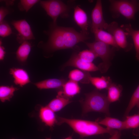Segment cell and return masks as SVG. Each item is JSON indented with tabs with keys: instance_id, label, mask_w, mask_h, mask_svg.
<instances>
[{
	"instance_id": "7c38bea8",
	"label": "cell",
	"mask_w": 139,
	"mask_h": 139,
	"mask_svg": "<svg viewBox=\"0 0 139 139\" xmlns=\"http://www.w3.org/2000/svg\"><path fill=\"white\" fill-rule=\"evenodd\" d=\"M62 88V90L58 92L57 95L69 99L79 93L81 90L78 83L70 80L65 83Z\"/></svg>"
},
{
	"instance_id": "f546056e",
	"label": "cell",
	"mask_w": 139,
	"mask_h": 139,
	"mask_svg": "<svg viewBox=\"0 0 139 139\" xmlns=\"http://www.w3.org/2000/svg\"><path fill=\"white\" fill-rule=\"evenodd\" d=\"M11 9L7 7L1 6L0 8V22L4 20L5 16L11 12Z\"/></svg>"
},
{
	"instance_id": "7a4b0ae2",
	"label": "cell",
	"mask_w": 139,
	"mask_h": 139,
	"mask_svg": "<svg viewBox=\"0 0 139 139\" xmlns=\"http://www.w3.org/2000/svg\"><path fill=\"white\" fill-rule=\"evenodd\" d=\"M84 99L80 101L83 114L94 111L110 115L109 105L107 95L97 90L85 94Z\"/></svg>"
},
{
	"instance_id": "9a60e30c",
	"label": "cell",
	"mask_w": 139,
	"mask_h": 139,
	"mask_svg": "<svg viewBox=\"0 0 139 139\" xmlns=\"http://www.w3.org/2000/svg\"><path fill=\"white\" fill-rule=\"evenodd\" d=\"M54 111L47 106L40 108L39 116L42 121L47 126L52 127L58 120Z\"/></svg>"
},
{
	"instance_id": "d4e9b609",
	"label": "cell",
	"mask_w": 139,
	"mask_h": 139,
	"mask_svg": "<svg viewBox=\"0 0 139 139\" xmlns=\"http://www.w3.org/2000/svg\"><path fill=\"white\" fill-rule=\"evenodd\" d=\"M124 121V129L136 128L139 127V113L132 115H128Z\"/></svg>"
},
{
	"instance_id": "6da1fadb",
	"label": "cell",
	"mask_w": 139,
	"mask_h": 139,
	"mask_svg": "<svg viewBox=\"0 0 139 139\" xmlns=\"http://www.w3.org/2000/svg\"><path fill=\"white\" fill-rule=\"evenodd\" d=\"M66 123L81 137L108 133L112 136L116 130L104 128L97 121L58 117V124Z\"/></svg>"
},
{
	"instance_id": "d590c367",
	"label": "cell",
	"mask_w": 139,
	"mask_h": 139,
	"mask_svg": "<svg viewBox=\"0 0 139 139\" xmlns=\"http://www.w3.org/2000/svg\"><path fill=\"white\" fill-rule=\"evenodd\" d=\"M139 139V138H138V139Z\"/></svg>"
},
{
	"instance_id": "44dd1931",
	"label": "cell",
	"mask_w": 139,
	"mask_h": 139,
	"mask_svg": "<svg viewBox=\"0 0 139 139\" xmlns=\"http://www.w3.org/2000/svg\"><path fill=\"white\" fill-rule=\"evenodd\" d=\"M31 46L28 41L22 43L18 49L16 53V58L18 61L24 63L27 61L30 53Z\"/></svg>"
},
{
	"instance_id": "5b68a950",
	"label": "cell",
	"mask_w": 139,
	"mask_h": 139,
	"mask_svg": "<svg viewBox=\"0 0 139 139\" xmlns=\"http://www.w3.org/2000/svg\"><path fill=\"white\" fill-rule=\"evenodd\" d=\"M110 9L112 17L118 18L120 14L129 20L135 19V15L139 11V2L136 0H111Z\"/></svg>"
},
{
	"instance_id": "ac0fdd59",
	"label": "cell",
	"mask_w": 139,
	"mask_h": 139,
	"mask_svg": "<svg viewBox=\"0 0 139 139\" xmlns=\"http://www.w3.org/2000/svg\"><path fill=\"white\" fill-rule=\"evenodd\" d=\"M91 75L89 72L79 69H75L70 72L68 75L70 80L78 83L89 84Z\"/></svg>"
},
{
	"instance_id": "836d02e7",
	"label": "cell",
	"mask_w": 139,
	"mask_h": 139,
	"mask_svg": "<svg viewBox=\"0 0 139 139\" xmlns=\"http://www.w3.org/2000/svg\"><path fill=\"white\" fill-rule=\"evenodd\" d=\"M64 139H73V138L72 136H69L65 138Z\"/></svg>"
},
{
	"instance_id": "e575fe53",
	"label": "cell",
	"mask_w": 139,
	"mask_h": 139,
	"mask_svg": "<svg viewBox=\"0 0 139 139\" xmlns=\"http://www.w3.org/2000/svg\"><path fill=\"white\" fill-rule=\"evenodd\" d=\"M46 139H51V138H47Z\"/></svg>"
},
{
	"instance_id": "603a6c76",
	"label": "cell",
	"mask_w": 139,
	"mask_h": 139,
	"mask_svg": "<svg viewBox=\"0 0 139 139\" xmlns=\"http://www.w3.org/2000/svg\"><path fill=\"white\" fill-rule=\"evenodd\" d=\"M90 82L97 89L101 90L107 89L112 83L109 76H102L101 77H92L90 79Z\"/></svg>"
},
{
	"instance_id": "5bb4252c",
	"label": "cell",
	"mask_w": 139,
	"mask_h": 139,
	"mask_svg": "<svg viewBox=\"0 0 139 139\" xmlns=\"http://www.w3.org/2000/svg\"><path fill=\"white\" fill-rule=\"evenodd\" d=\"M94 34L95 41H100L112 46L117 50L120 48L116 44L113 36L109 32L103 30L98 29L92 32Z\"/></svg>"
},
{
	"instance_id": "8992f818",
	"label": "cell",
	"mask_w": 139,
	"mask_h": 139,
	"mask_svg": "<svg viewBox=\"0 0 139 139\" xmlns=\"http://www.w3.org/2000/svg\"><path fill=\"white\" fill-rule=\"evenodd\" d=\"M40 2L41 6L51 18L53 23L57 24V19L59 16L63 18L69 17L71 7L70 5L58 0H44Z\"/></svg>"
},
{
	"instance_id": "30bf717a",
	"label": "cell",
	"mask_w": 139,
	"mask_h": 139,
	"mask_svg": "<svg viewBox=\"0 0 139 139\" xmlns=\"http://www.w3.org/2000/svg\"><path fill=\"white\" fill-rule=\"evenodd\" d=\"M68 66L73 67L80 70L88 72L99 71L98 66L93 63H88L81 59L78 56V53L74 52L68 60L64 64L62 69Z\"/></svg>"
},
{
	"instance_id": "4fadbf2b",
	"label": "cell",
	"mask_w": 139,
	"mask_h": 139,
	"mask_svg": "<svg viewBox=\"0 0 139 139\" xmlns=\"http://www.w3.org/2000/svg\"><path fill=\"white\" fill-rule=\"evenodd\" d=\"M10 74L14 79V82L17 85L22 87L30 82L29 75L25 70L13 68L10 69Z\"/></svg>"
},
{
	"instance_id": "d6986e66",
	"label": "cell",
	"mask_w": 139,
	"mask_h": 139,
	"mask_svg": "<svg viewBox=\"0 0 139 139\" xmlns=\"http://www.w3.org/2000/svg\"><path fill=\"white\" fill-rule=\"evenodd\" d=\"M96 121L100 125L105 126L110 129L120 131L124 129V121L116 118L107 117Z\"/></svg>"
},
{
	"instance_id": "d6a6232c",
	"label": "cell",
	"mask_w": 139,
	"mask_h": 139,
	"mask_svg": "<svg viewBox=\"0 0 139 139\" xmlns=\"http://www.w3.org/2000/svg\"><path fill=\"white\" fill-rule=\"evenodd\" d=\"M5 2V3L6 5L7 6H9L10 5H13L14 1H12V0H7V1H4Z\"/></svg>"
},
{
	"instance_id": "ba28073f",
	"label": "cell",
	"mask_w": 139,
	"mask_h": 139,
	"mask_svg": "<svg viewBox=\"0 0 139 139\" xmlns=\"http://www.w3.org/2000/svg\"><path fill=\"white\" fill-rule=\"evenodd\" d=\"M11 24L18 32L16 39L19 43L35 39L30 25L25 20H13Z\"/></svg>"
},
{
	"instance_id": "484cf974",
	"label": "cell",
	"mask_w": 139,
	"mask_h": 139,
	"mask_svg": "<svg viewBox=\"0 0 139 139\" xmlns=\"http://www.w3.org/2000/svg\"><path fill=\"white\" fill-rule=\"evenodd\" d=\"M136 106L139 107V84L131 97L125 110L124 116L126 117L128 115L131 110Z\"/></svg>"
},
{
	"instance_id": "8fae6325",
	"label": "cell",
	"mask_w": 139,
	"mask_h": 139,
	"mask_svg": "<svg viewBox=\"0 0 139 139\" xmlns=\"http://www.w3.org/2000/svg\"><path fill=\"white\" fill-rule=\"evenodd\" d=\"M73 18L77 24L81 29V32L88 35V23L87 15L85 12L78 5L74 8Z\"/></svg>"
},
{
	"instance_id": "277c9868",
	"label": "cell",
	"mask_w": 139,
	"mask_h": 139,
	"mask_svg": "<svg viewBox=\"0 0 139 139\" xmlns=\"http://www.w3.org/2000/svg\"><path fill=\"white\" fill-rule=\"evenodd\" d=\"M90 49L93 51L97 57H100L102 62L98 66L99 71L102 73H106L111 64V60L114 55L113 47L100 41H95L92 42H84Z\"/></svg>"
},
{
	"instance_id": "4dcf8cb0",
	"label": "cell",
	"mask_w": 139,
	"mask_h": 139,
	"mask_svg": "<svg viewBox=\"0 0 139 139\" xmlns=\"http://www.w3.org/2000/svg\"><path fill=\"white\" fill-rule=\"evenodd\" d=\"M0 40V60H3L4 57L5 52V51L4 47L1 45L2 41Z\"/></svg>"
},
{
	"instance_id": "4316f807",
	"label": "cell",
	"mask_w": 139,
	"mask_h": 139,
	"mask_svg": "<svg viewBox=\"0 0 139 139\" xmlns=\"http://www.w3.org/2000/svg\"><path fill=\"white\" fill-rule=\"evenodd\" d=\"M79 57L84 61L88 63H92L97 57L94 52L89 49L83 50L78 53Z\"/></svg>"
},
{
	"instance_id": "3957f363",
	"label": "cell",
	"mask_w": 139,
	"mask_h": 139,
	"mask_svg": "<svg viewBox=\"0 0 139 139\" xmlns=\"http://www.w3.org/2000/svg\"><path fill=\"white\" fill-rule=\"evenodd\" d=\"M44 33L48 36V40L46 43L42 41L39 44L45 50L48 52L67 49L65 37L63 27L58 26L57 24L51 23L48 30Z\"/></svg>"
},
{
	"instance_id": "e0dca14e",
	"label": "cell",
	"mask_w": 139,
	"mask_h": 139,
	"mask_svg": "<svg viewBox=\"0 0 139 139\" xmlns=\"http://www.w3.org/2000/svg\"><path fill=\"white\" fill-rule=\"evenodd\" d=\"M120 27L125 31L126 35L132 38L136 51V57L139 61V30L134 29L130 24H123Z\"/></svg>"
},
{
	"instance_id": "cb8c5ba5",
	"label": "cell",
	"mask_w": 139,
	"mask_h": 139,
	"mask_svg": "<svg viewBox=\"0 0 139 139\" xmlns=\"http://www.w3.org/2000/svg\"><path fill=\"white\" fill-rule=\"evenodd\" d=\"M17 88L12 85L10 86L2 85L0 87V99L4 102L10 101L13 96L15 92L17 90Z\"/></svg>"
},
{
	"instance_id": "52a82bcc",
	"label": "cell",
	"mask_w": 139,
	"mask_h": 139,
	"mask_svg": "<svg viewBox=\"0 0 139 139\" xmlns=\"http://www.w3.org/2000/svg\"><path fill=\"white\" fill-rule=\"evenodd\" d=\"M106 30L113 36L120 48L126 52L131 49L133 44L128 41L125 31L119 26L117 22L113 21L108 24Z\"/></svg>"
},
{
	"instance_id": "ffe728a7",
	"label": "cell",
	"mask_w": 139,
	"mask_h": 139,
	"mask_svg": "<svg viewBox=\"0 0 139 139\" xmlns=\"http://www.w3.org/2000/svg\"><path fill=\"white\" fill-rule=\"evenodd\" d=\"M72 102L69 98L57 95L56 98L51 100L47 106L56 112L60 111Z\"/></svg>"
},
{
	"instance_id": "83f0119b",
	"label": "cell",
	"mask_w": 139,
	"mask_h": 139,
	"mask_svg": "<svg viewBox=\"0 0 139 139\" xmlns=\"http://www.w3.org/2000/svg\"><path fill=\"white\" fill-rule=\"evenodd\" d=\"M41 1L39 0H21L18 4V7L21 11L28 12L35 4Z\"/></svg>"
},
{
	"instance_id": "1f68e13d",
	"label": "cell",
	"mask_w": 139,
	"mask_h": 139,
	"mask_svg": "<svg viewBox=\"0 0 139 139\" xmlns=\"http://www.w3.org/2000/svg\"><path fill=\"white\" fill-rule=\"evenodd\" d=\"M121 135L120 131L116 130L114 133L109 139H120Z\"/></svg>"
},
{
	"instance_id": "2e32d148",
	"label": "cell",
	"mask_w": 139,
	"mask_h": 139,
	"mask_svg": "<svg viewBox=\"0 0 139 139\" xmlns=\"http://www.w3.org/2000/svg\"><path fill=\"white\" fill-rule=\"evenodd\" d=\"M66 82L64 79L53 78L46 79L33 84L40 89H57L62 88Z\"/></svg>"
},
{
	"instance_id": "f1b7e54d",
	"label": "cell",
	"mask_w": 139,
	"mask_h": 139,
	"mask_svg": "<svg viewBox=\"0 0 139 139\" xmlns=\"http://www.w3.org/2000/svg\"><path fill=\"white\" fill-rule=\"evenodd\" d=\"M12 33V29L7 22L4 20L0 22V36L5 37Z\"/></svg>"
},
{
	"instance_id": "9c48e42d",
	"label": "cell",
	"mask_w": 139,
	"mask_h": 139,
	"mask_svg": "<svg viewBox=\"0 0 139 139\" xmlns=\"http://www.w3.org/2000/svg\"><path fill=\"white\" fill-rule=\"evenodd\" d=\"M92 32L98 29L106 30L108 24L105 20L101 0H97L91 13Z\"/></svg>"
},
{
	"instance_id": "8d00e7d4",
	"label": "cell",
	"mask_w": 139,
	"mask_h": 139,
	"mask_svg": "<svg viewBox=\"0 0 139 139\" xmlns=\"http://www.w3.org/2000/svg\"></svg>"
},
{
	"instance_id": "7402d4cb",
	"label": "cell",
	"mask_w": 139,
	"mask_h": 139,
	"mask_svg": "<svg viewBox=\"0 0 139 139\" xmlns=\"http://www.w3.org/2000/svg\"><path fill=\"white\" fill-rule=\"evenodd\" d=\"M123 88L120 84L112 83L107 89V99L110 103L119 100L121 96Z\"/></svg>"
}]
</instances>
